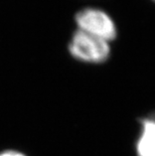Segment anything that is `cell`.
<instances>
[{
    "label": "cell",
    "mask_w": 155,
    "mask_h": 156,
    "mask_svg": "<svg viewBox=\"0 0 155 156\" xmlns=\"http://www.w3.org/2000/svg\"><path fill=\"white\" fill-rule=\"evenodd\" d=\"M69 48L74 58L89 64H101L110 56V44L108 41L79 29L72 35Z\"/></svg>",
    "instance_id": "obj_1"
},
{
    "label": "cell",
    "mask_w": 155,
    "mask_h": 156,
    "mask_svg": "<svg viewBox=\"0 0 155 156\" xmlns=\"http://www.w3.org/2000/svg\"><path fill=\"white\" fill-rule=\"evenodd\" d=\"M137 156H155V114L142 119L136 143Z\"/></svg>",
    "instance_id": "obj_3"
},
{
    "label": "cell",
    "mask_w": 155,
    "mask_h": 156,
    "mask_svg": "<svg viewBox=\"0 0 155 156\" xmlns=\"http://www.w3.org/2000/svg\"><path fill=\"white\" fill-rule=\"evenodd\" d=\"M79 30L104 39L108 42L116 37L117 30L114 21L104 11L86 8L76 16Z\"/></svg>",
    "instance_id": "obj_2"
},
{
    "label": "cell",
    "mask_w": 155,
    "mask_h": 156,
    "mask_svg": "<svg viewBox=\"0 0 155 156\" xmlns=\"http://www.w3.org/2000/svg\"><path fill=\"white\" fill-rule=\"evenodd\" d=\"M0 156H24L23 154L19 153V152H15V151H7L4 152V153L0 154Z\"/></svg>",
    "instance_id": "obj_4"
},
{
    "label": "cell",
    "mask_w": 155,
    "mask_h": 156,
    "mask_svg": "<svg viewBox=\"0 0 155 156\" xmlns=\"http://www.w3.org/2000/svg\"><path fill=\"white\" fill-rule=\"evenodd\" d=\"M153 1H155V0H153Z\"/></svg>",
    "instance_id": "obj_5"
}]
</instances>
